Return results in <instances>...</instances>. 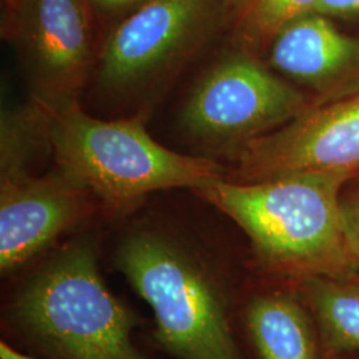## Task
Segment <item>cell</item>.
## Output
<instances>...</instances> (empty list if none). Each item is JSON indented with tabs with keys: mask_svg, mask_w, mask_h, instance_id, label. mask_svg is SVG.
I'll list each match as a JSON object with an SVG mask.
<instances>
[{
	"mask_svg": "<svg viewBox=\"0 0 359 359\" xmlns=\"http://www.w3.org/2000/svg\"><path fill=\"white\" fill-rule=\"evenodd\" d=\"M346 182L327 175L257 182L221 177L192 191L244 231L264 269L301 283L358 274L347 258L341 224V191Z\"/></svg>",
	"mask_w": 359,
	"mask_h": 359,
	"instance_id": "obj_1",
	"label": "cell"
},
{
	"mask_svg": "<svg viewBox=\"0 0 359 359\" xmlns=\"http://www.w3.org/2000/svg\"><path fill=\"white\" fill-rule=\"evenodd\" d=\"M39 108L46 147L56 167L84 185L111 213H129L156 191L194 189L225 177L217 161L177 154L154 140L144 116L103 120L88 115L80 103Z\"/></svg>",
	"mask_w": 359,
	"mask_h": 359,
	"instance_id": "obj_2",
	"label": "cell"
},
{
	"mask_svg": "<svg viewBox=\"0 0 359 359\" xmlns=\"http://www.w3.org/2000/svg\"><path fill=\"white\" fill-rule=\"evenodd\" d=\"M13 327L46 359H149L135 314L109 292L90 237L63 245L13 295Z\"/></svg>",
	"mask_w": 359,
	"mask_h": 359,
	"instance_id": "obj_3",
	"label": "cell"
},
{
	"mask_svg": "<svg viewBox=\"0 0 359 359\" xmlns=\"http://www.w3.org/2000/svg\"><path fill=\"white\" fill-rule=\"evenodd\" d=\"M116 265L152 309L156 341L177 359H244L231 333L226 299L192 245L140 228L117 245Z\"/></svg>",
	"mask_w": 359,
	"mask_h": 359,
	"instance_id": "obj_4",
	"label": "cell"
},
{
	"mask_svg": "<svg viewBox=\"0 0 359 359\" xmlns=\"http://www.w3.org/2000/svg\"><path fill=\"white\" fill-rule=\"evenodd\" d=\"M226 0H148L100 43L97 93L145 117L184 67L225 29Z\"/></svg>",
	"mask_w": 359,
	"mask_h": 359,
	"instance_id": "obj_5",
	"label": "cell"
},
{
	"mask_svg": "<svg viewBox=\"0 0 359 359\" xmlns=\"http://www.w3.org/2000/svg\"><path fill=\"white\" fill-rule=\"evenodd\" d=\"M308 96L237 47L193 84L181 108L184 132L205 148L240 149L280 128L311 105Z\"/></svg>",
	"mask_w": 359,
	"mask_h": 359,
	"instance_id": "obj_6",
	"label": "cell"
},
{
	"mask_svg": "<svg viewBox=\"0 0 359 359\" xmlns=\"http://www.w3.org/2000/svg\"><path fill=\"white\" fill-rule=\"evenodd\" d=\"M1 36L23 67L32 102L46 108L80 103L100 50L86 0L3 3Z\"/></svg>",
	"mask_w": 359,
	"mask_h": 359,
	"instance_id": "obj_7",
	"label": "cell"
},
{
	"mask_svg": "<svg viewBox=\"0 0 359 359\" xmlns=\"http://www.w3.org/2000/svg\"><path fill=\"white\" fill-rule=\"evenodd\" d=\"M237 182L289 175L359 176V90L313 103L283 127L236 151Z\"/></svg>",
	"mask_w": 359,
	"mask_h": 359,
	"instance_id": "obj_8",
	"label": "cell"
},
{
	"mask_svg": "<svg viewBox=\"0 0 359 359\" xmlns=\"http://www.w3.org/2000/svg\"><path fill=\"white\" fill-rule=\"evenodd\" d=\"M28 163L0 165V269L20 268L90 217L96 198L56 167L36 176Z\"/></svg>",
	"mask_w": 359,
	"mask_h": 359,
	"instance_id": "obj_9",
	"label": "cell"
},
{
	"mask_svg": "<svg viewBox=\"0 0 359 359\" xmlns=\"http://www.w3.org/2000/svg\"><path fill=\"white\" fill-rule=\"evenodd\" d=\"M266 50L269 67L329 99L359 90V38L341 32L327 16L297 18Z\"/></svg>",
	"mask_w": 359,
	"mask_h": 359,
	"instance_id": "obj_10",
	"label": "cell"
},
{
	"mask_svg": "<svg viewBox=\"0 0 359 359\" xmlns=\"http://www.w3.org/2000/svg\"><path fill=\"white\" fill-rule=\"evenodd\" d=\"M302 297L269 292L252 298L245 325L259 359H320L316 322Z\"/></svg>",
	"mask_w": 359,
	"mask_h": 359,
	"instance_id": "obj_11",
	"label": "cell"
},
{
	"mask_svg": "<svg viewBox=\"0 0 359 359\" xmlns=\"http://www.w3.org/2000/svg\"><path fill=\"white\" fill-rule=\"evenodd\" d=\"M306 304L332 354L359 351V277H313L299 283Z\"/></svg>",
	"mask_w": 359,
	"mask_h": 359,
	"instance_id": "obj_12",
	"label": "cell"
},
{
	"mask_svg": "<svg viewBox=\"0 0 359 359\" xmlns=\"http://www.w3.org/2000/svg\"><path fill=\"white\" fill-rule=\"evenodd\" d=\"M317 0H226L225 31L234 44L256 53L266 50L278 31L311 13Z\"/></svg>",
	"mask_w": 359,
	"mask_h": 359,
	"instance_id": "obj_13",
	"label": "cell"
},
{
	"mask_svg": "<svg viewBox=\"0 0 359 359\" xmlns=\"http://www.w3.org/2000/svg\"><path fill=\"white\" fill-rule=\"evenodd\" d=\"M147 1L148 0H86L97 35L100 36L103 34V39L111 28Z\"/></svg>",
	"mask_w": 359,
	"mask_h": 359,
	"instance_id": "obj_14",
	"label": "cell"
},
{
	"mask_svg": "<svg viewBox=\"0 0 359 359\" xmlns=\"http://www.w3.org/2000/svg\"><path fill=\"white\" fill-rule=\"evenodd\" d=\"M341 224L347 258L359 273V191L341 197Z\"/></svg>",
	"mask_w": 359,
	"mask_h": 359,
	"instance_id": "obj_15",
	"label": "cell"
},
{
	"mask_svg": "<svg viewBox=\"0 0 359 359\" xmlns=\"http://www.w3.org/2000/svg\"><path fill=\"white\" fill-rule=\"evenodd\" d=\"M311 13L327 18H358L359 0H317Z\"/></svg>",
	"mask_w": 359,
	"mask_h": 359,
	"instance_id": "obj_16",
	"label": "cell"
},
{
	"mask_svg": "<svg viewBox=\"0 0 359 359\" xmlns=\"http://www.w3.org/2000/svg\"><path fill=\"white\" fill-rule=\"evenodd\" d=\"M0 359H36L34 357L26 355L18 350H15L13 347L10 346L6 342L0 344Z\"/></svg>",
	"mask_w": 359,
	"mask_h": 359,
	"instance_id": "obj_17",
	"label": "cell"
},
{
	"mask_svg": "<svg viewBox=\"0 0 359 359\" xmlns=\"http://www.w3.org/2000/svg\"><path fill=\"white\" fill-rule=\"evenodd\" d=\"M3 3H8V1H11V0H1Z\"/></svg>",
	"mask_w": 359,
	"mask_h": 359,
	"instance_id": "obj_18",
	"label": "cell"
}]
</instances>
